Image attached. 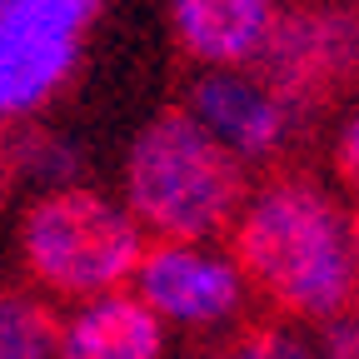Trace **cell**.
I'll list each match as a JSON object with an SVG mask.
<instances>
[{
    "label": "cell",
    "instance_id": "obj_1",
    "mask_svg": "<svg viewBox=\"0 0 359 359\" xmlns=\"http://www.w3.org/2000/svg\"><path fill=\"white\" fill-rule=\"evenodd\" d=\"M235 275L294 320H334L354 299V240L339 210L304 180H269L230 224Z\"/></svg>",
    "mask_w": 359,
    "mask_h": 359
},
{
    "label": "cell",
    "instance_id": "obj_9",
    "mask_svg": "<svg viewBox=\"0 0 359 359\" xmlns=\"http://www.w3.org/2000/svg\"><path fill=\"white\" fill-rule=\"evenodd\" d=\"M60 359H165V325L145 299L100 294L60 330Z\"/></svg>",
    "mask_w": 359,
    "mask_h": 359
},
{
    "label": "cell",
    "instance_id": "obj_10",
    "mask_svg": "<svg viewBox=\"0 0 359 359\" xmlns=\"http://www.w3.org/2000/svg\"><path fill=\"white\" fill-rule=\"evenodd\" d=\"M60 320L40 299L0 290V359H55Z\"/></svg>",
    "mask_w": 359,
    "mask_h": 359
},
{
    "label": "cell",
    "instance_id": "obj_11",
    "mask_svg": "<svg viewBox=\"0 0 359 359\" xmlns=\"http://www.w3.org/2000/svg\"><path fill=\"white\" fill-rule=\"evenodd\" d=\"M205 359H314L299 339H290V334H280V330H250V334H240L230 349H215V354H205Z\"/></svg>",
    "mask_w": 359,
    "mask_h": 359
},
{
    "label": "cell",
    "instance_id": "obj_5",
    "mask_svg": "<svg viewBox=\"0 0 359 359\" xmlns=\"http://www.w3.org/2000/svg\"><path fill=\"white\" fill-rule=\"evenodd\" d=\"M100 0H0V120L35 115L70 80Z\"/></svg>",
    "mask_w": 359,
    "mask_h": 359
},
{
    "label": "cell",
    "instance_id": "obj_6",
    "mask_svg": "<svg viewBox=\"0 0 359 359\" xmlns=\"http://www.w3.org/2000/svg\"><path fill=\"white\" fill-rule=\"evenodd\" d=\"M135 269H140V299L160 320L190 325V330H210L219 320H230L245 294L235 264H224L195 245H155L150 255H140Z\"/></svg>",
    "mask_w": 359,
    "mask_h": 359
},
{
    "label": "cell",
    "instance_id": "obj_7",
    "mask_svg": "<svg viewBox=\"0 0 359 359\" xmlns=\"http://www.w3.org/2000/svg\"><path fill=\"white\" fill-rule=\"evenodd\" d=\"M195 120L235 155H269L280 150L290 115L245 75H200L190 90Z\"/></svg>",
    "mask_w": 359,
    "mask_h": 359
},
{
    "label": "cell",
    "instance_id": "obj_4",
    "mask_svg": "<svg viewBox=\"0 0 359 359\" xmlns=\"http://www.w3.org/2000/svg\"><path fill=\"white\" fill-rule=\"evenodd\" d=\"M255 70H259L255 85L290 120L320 110L359 80V20L320 6L269 15V30L255 50Z\"/></svg>",
    "mask_w": 359,
    "mask_h": 359
},
{
    "label": "cell",
    "instance_id": "obj_13",
    "mask_svg": "<svg viewBox=\"0 0 359 359\" xmlns=\"http://www.w3.org/2000/svg\"><path fill=\"white\" fill-rule=\"evenodd\" d=\"M325 359H359V314H344V320L330 330Z\"/></svg>",
    "mask_w": 359,
    "mask_h": 359
},
{
    "label": "cell",
    "instance_id": "obj_8",
    "mask_svg": "<svg viewBox=\"0 0 359 359\" xmlns=\"http://www.w3.org/2000/svg\"><path fill=\"white\" fill-rule=\"evenodd\" d=\"M269 15H275L269 0H170V25L180 50L205 65L255 60Z\"/></svg>",
    "mask_w": 359,
    "mask_h": 359
},
{
    "label": "cell",
    "instance_id": "obj_12",
    "mask_svg": "<svg viewBox=\"0 0 359 359\" xmlns=\"http://www.w3.org/2000/svg\"><path fill=\"white\" fill-rule=\"evenodd\" d=\"M334 170H339V180L359 195V110H354V120L344 125V135H339V150H334Z\"/></svg>",
    "mask_w": 359,
    "mask_h": 359
},
{
    "label": "cell",
    "instance_id": "obj_3",
    "mask_svg": "<svg viewBox=\"0 0 359 359\" xmlns=\"http://www.w3.org/2000/svg\"><path fill=\"white\" fill-rule=\"evenodd\" d=\"M20 255L40 290L65 299H100L140 264L145 240L140 224L105 195L60 185L25 210Z\"/></svg>",
    "mask_w": 359,
    "mask_h": 359
},
{
    "label": "cell",
    "instance_id": "obj_2",
    "mask_svg": "<svg viewBox=\"0 0 359 359\" xmlns=\"http://www.w3.org/2000/svg\"><path fill=\"white\" fill-rule=\"evenodd\" d=\"M250 195V175L235 150L185 115L160 110L130 145L125 160V200L130 219L155 230L165 245H190L230 224Z\"/></svg>",
    "mask_w": 359,
    "mask_h": 359
}]
</instances>
